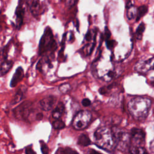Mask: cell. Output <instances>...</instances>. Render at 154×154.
Returning <instances> with one entry per match:
<instances>
[{
    "label": "cell",
    "instance_id": "cell-1",
    "mask_svg": "<svg viewBox=\"0 0 154 154\" xmlns=\"http://www.w3.org/2000/svg\"><path fill=\"white\" fill-rule=\"evenodd\" d=\"M151 106V100L144 97H135L132 98L128 104V108L132 116L138 120L146 119Z\"/></svg>",
    "mask_w": 154,
    "mask_h": 154
},
{
    "label": "cell",
    "instance_id": "cell-2",
    "mask_svg": "<svg viewBox=\"0 0 154 154\" xmlns=\"http://www.w3.org/2000/svg\"><path fill=\"white\" fill-rule=\"evenodd\" d=\"M95 144L100 148L112 151L116 147L111 130L106 127H102L97 129L94 134Z\"/></svg>",
    "mask_w": 154,
    "mask_h": 154
},
{
    "label": "cell",
    "instance_id": "cell-3",
    "mask_svg": "<svg viewBox=\"0 0 154 154\" xmlns=\"http://www.w3.org/2000/svg\"><path fill=\"white\" fill-rule=\"evenodd\" d=\"M57 45L52 31L49 26H47L45 28L39 42L38 51V55H43L48 54V52L54 54L57 49Z\"/></svg>",
    "mask_w": 154,
    "mask_h": 154
},
{
    "label": "cell",
    "instance_id": "cell-4",
    "mask_svg": "<svg viewBox=\"0 0 154 154\" xmlns=\"http://www.w3.org/2000/svg\"><path fill=\"white\" fill-rule=\"evenodd\" d=\"M111 132L116 147L122 152H126L129 150L131 143L130 134L125 129L117 127H113Z\"/></svg>",
    "mask_w": 154,
    "mask_h": 154
},
{
    "label": "cell",
    "instance_id": "cell-5",
    "mask_svg": "<svg viewBox=\"0 0 154 154\" xmlns=\"http://www.w3.org/2000/svg\"><path fill=\"white\" fill-rule=\"evenodd\" d=\"M91 119V113L88 111L82 110L75 116L72 120V125L75 129L82 130L88 126Z\"/></svg>",
    "mask_w": 154,
    "mask_h": 154
},
{
    "label": "cell",
    "instance_id": "cell-6",
    "mask_svg": "<svg viewBox=\"0 0 154 154\" xmlns=\"http://www.w3.org/2000/svg\"><path fill=\"white\" fill-rule=\"evenodd\" d=\"M32 102L25 100L17 105L13 109V114L16 119L19 120H27L32 109Z\"/></svg>",
    "mask_w": 154,
    "mask_h": 154
},
{
    "label": "cell",
    "instance_id": "cell-7",
    "mask_svg": "<svg viewBox=\"0 0 154 154\" xmlns=\"http://www.w3.org/2000/svg\"><path fill=\"white\" fill-rule=\"evenodd\" d=\"M131 142L132 146L144 147L145 144L146 134L144 131L140 128H133L130 134Z\"/></svg>",
    "mask_w": 154,
    "mask_h": 154
},
{
    "label": "cell",
    "instance_id": "cell-8",
    "mask_svg": "<svg viewBox=\"0 0 154 154\" xmlns=\"http://www.w3.org/2000/svg\"><path fill=\"white\" fill-rule=\"evenodd\" d=\"M135 69L141 73H146L149 71L154 70V57L140 60L136 64Z\"/></svg>",
    "mask_w": 154,
    "mask_h": 154
},
{
    "label": "cell",
    "instance_id": "cell-9",
    "mask_svg": "<svg viewBox=\"0 0 154 154\" xmlns=\"http://www.w3.org/2000/svg\"><path fill=\"white\" fill-rule=\"evenodd\" d=\"M25 8L23 0H19V3L16 8L14 14L16 17V26L17 29H20L23 25V19L25 16Z\"/></svg>",
    "mask_w": 154,
    "mask_h": 154
},
{
    "label": "cell",
    "instance_id": "cell-10",
    "mask_svg": "<svg viewBox=\"0 0 154 154\" xmlns=\"http://www.w3.org/2000/svg\"><path fill=\"white\" fill-rule=\"evenodd\" d=\"M56 100L57 99L54 96L49 95L39 101V106L43 111H49L53 108Z\"/></svg>",
    "mask_w": 154,
    "mask_h": 154
},
{
    "label": "cell",
    "instance_id": "cell-11",
    "mask_svg": "<svg viewBox=\"0 0 154 154\" xmlns=\"http://www.w3.org/2000/svg\"><path fill=\"white\" fill-rule=\"evenodd\" d=\"M24 77V71L23 68L21 66L18 67L14 73L13 75V77L10 82V86L11 88L15 87L23 78Z\"/></svg>",
    "mask_w": 154,
    "mask_h": 154
},
{
    "label": "cell",
    "instance_id": "cell-12",
    "mask_svg": "<svg viewBox=\"0 0 154 154\" xmlns=\"http://www.w3.org/2000/svg\"><path fill=\"white\" fill-rule=\"evenodd\" d=\"M26 90L27 88L25 85H20L12 98L10 102V105H14L22 101L25 97Z\"/></svg>",
    "mask_w": 154,
    "mask_h": 154
},
{
    "label": "cell",
    "instance_id": "cell-13",
    "mask_svg": "<svg viewBox=\"0 0 154 154\" xmlns=\"http://www.w3.org/2000/svg\"><path fill=\"white\" fill-rule=\"evenodd\" d=\"M29 10L32 15L38 19L41 13V4L39 0H32L29 6Z\"/></svg>",
    "mask_w": 154,
    "mask_h": 154
},
{
    "label": "cell",
    "instance_id": "cell-14",
    "mask_svg": "<svg viewBox=\"0 0 154 154\" xmlns=\"http://www.w3.org/2000/svg\"><path fill=\"white\" fill-rule=\"evenodd\" d=\"M13 62L11 60H5L0 64V76L6 75L12 68Z\"/></svg>",
    "mask_w": 154,
    "mask_h": 154
},
{
    "label": "cell",
    "instance_id": "cell-15",
    "mask_svg": "<svg viewBox=\"0 0 154 154\" xmlns=\"http://www.w3.org/2000/svg\"><path fill=\"white\" fill-rule=\"evenodd\" d=\"M64 111V105L63 102H60L52 112V116L54 119H60Z\"/></svg>",
    "mask_w": 154,
    "mask_h": 154
},
{
    "label": "cell",
    "instance_id": "cell-16",
    "mask_svg": "<svg viewBox=\"0 0 154 154\" xmlns=\"http://www.w3.org/2000/svg\"><path fill=\"white\" fill-rule=\"evenodd\" d=\"M127 11L126 16L129 20H132L136 17L137 14V8L132 4L131 1H129L127 4Z\"/></svg>",
    "mask_w": 154,
    "mask_h": 154
},
{
    "label": "cell",
    "instance_id": "cell-17",
    "mask_svg": "<svg viewBox=\"0 0 154 154\" xmlns=\"http://www.w3.org/2000/svg\"><path fill=\"white\" fill-rule=\"evenodd\" d=\"M148 12V7L146 5H143L137 8L136 21H138L141 17H144Z\"/></svg>",
    "mask_w": 154,
    "mask_h": 154
},
{
    "label": "cell",
    "instance_id": "cell-18",
    "mask_svg": "<svg viewBox=\"0 0 154 154\" xmlns=\"http://www.w3.org/2000/svg\"><path fill=\"white\" fill-rule=\"evenodd\" d=\"M78 144L83 147L88 146L91 144V140L87 135L82 134L78 137Z\"/></svg>",
    "mask_w": 154,
    "mask_h": 154
},
{
    "label": "cell",
    "instance_id": "cell-19",
    "mask_svg": "<svg viewBox=\"0 0 154 154\" xmlns=\"http://www.w3.org/2000/svg\"><path fill=\"white\" fill-rule=\"evenodd\" d=\"M129 152L131 154H149L144 147L132 146L129 148Z\"/></svg>",
    "mask_w": 154,
    "mask_h": 154
},
{
    "label": "cell",
    "instance_id": "cell-20",
    "mask_svg": "<svg viewBox=\"0 0 154 154\" xmlns=\"http://www.w3.org/2000/svg\"><path fill=\"white\" fill-rule=\"evenodd\" d=\"M145 28H146V25H145L144 23L141 22L140 24H139V25L138 26V27L137 28L136 32H135L137 39L140 40L142 39L143 33L145 31Z\"/></svg>",
    "mask_w": 154,
    "mask_h": 154
},
{
    "label": "cell",
    "instance_id": "cell-21",
    "mask_svg": "<svg viewBox=\"0 0 154 154\" xmlns=\"http://www.w3.org/2000/svg\"><path fill=\"white\" fill-rule=\"evenodd\" d=\"M57 152H58L60 154H79L76 150L69 147H60L58 149Z\"/></svg>",
    "mask_w": 154,
    "mask_h": 154
},
{
    "label": "cell",
    "instance_id": "cell-22",
    "mask_svg": "<svg viewBox=\"0 0 154 154\" xmlns=\"http://www.w3.org/2000/svg\"><path fill=\"white\" fill-rule=\"evenodd\" d=\"M58 89L61 93L67 94L71 90L72 87L69 83H64L59 86Z\"/></svg>",
    "mask_w": 154,
    "mask_h": 154
},
{
    "label": "cell",
    "instance_id": "cell-23",
    "mask_svg": "<svg viewBox=\"0 0 154 154\" xmlns=\"http://www.w3.org/2000/svg\"><path fill=\"white\" fill-rule=\"evenodd\" d=\"M52 125L53 128L55 129H62L66 126L64 122L60 119H56L52 122Z\"/></svg>",
    "mask_w": 154,
    "mask_h": 154
},
{
    "label": "cell",
    "instance_id": "cell-24",
    "mask_svg": "<svg viewBox=\"0 0 154 154\" xmlns=\"http://www.w3.org/2000/svg\"><path fill=\"white\" fill-rule=\"evenodd\" d=\"M40 146V150L42 154H49V149L48 145L45 143L43 140H40L39 141Z\"/></svg>",
    "mask_w": 154,
    "mask_h": 154
},
{
    "label": "cell",
    "instance_id": "cell-25",
    "mask_svg": "<svg viewBox=\"0 0 154 154\" xmlns=\"http://www.w3.org/2000/svg\"><path fill=\"white\" fill-rule=\"evenodd\" d=\"M105 42H106V46L107 48L109 50H111L112 49H113L117 44L116 42L114 40H111L110 38L105 40Z\"/></svg>",
    "mask_w": 154,
    "mask_h": 154
},
{
    "label": "cell",
    "instance_id": "cell-26",
    "mask_svg": "<svg viewBox=\"0 0 154 154\" xmlns=\"http://www.w3.org/2000/svg\"><path fill=\"white\" fill-rule=\"evenodd\" d=\"M111 32L108 28L107 27H105V30H104V33H103V38L106 40L108 39H109L111 37Z\"/></svg>",
    "mask_w": 154,
    "mask_h": 154
},
{
    "label": "cell",
    "instance_id": "cell-27",
    "mask_svg": "<svg viewBox=\"0 0 154 154\" xmlns=\"http://www.w3.org/2000/svg\"><path fill=\"white\" fill-rule=\"evenodd\" d=\"M25 154H37L30 146H28L25 149Z\"/></svg>",
    "mask_w": 154,
    "mask_h": 154
},
{
    "label": "cell",
    "instance_id": "cell-28",
    "mask_svg": "<svg viewBox=\"0 0 154 154\" xmlns=\"http://www.w3.org/2000/svg\"><path fill=\"white\" fill-rule=\"evenodd\" d=\"M93 33H94V32H92L91 31H88L86 33V34H85V40H86L87 42H90V41H91V40H92L93 34Z\"/></svg>",
    "mask_w": 154,
    "mask_h": 154
},
{
    "label": "cell",
    "instance_id": "cell-29",
    "mask_svg": "<svg viewBox=\"0 0 154 154\" xmlns=\"http://www.w3.org/2000/svg\"><path fill=\"white\" fill-rule=\"evenodd\" d=\"M82 105L84 106H88L89 105H91V101L90 99H87V98H85V99H83L82 100Z\"/></svg>",
    "mask_w": 154,
    "mask_h": 154
},
{
    "label": "cell",
    "instance_id": "cell-30",
    "mask_svg": "<svg viewBox=\"0 0 154 154\" xmlns=\"http://www.w3.org/2000/svg\"><path fill=\"white\" fill-rule=\"evenodd\" d=\"M150 149L154 153V139L152 140L150 143Z\"/></svg>",
    "mask_w": 154,
    "mask_h": 154
},
{
    "label": "cell",
    "instance_id": "cell-31",
    "mask_svg": "<svg viewBox=\"0 0 154 154\" xmlns=\"http://www.w3.org/2000/svg\"><path fill=\"white\" fill-rule=\"evenodd\" d=\"M88 154H103L102 153H100L95 150H93V149H90L89 151H88Z\"/></svg>",
    "mask_w": 154,
    "mask_h": 154
},
{
    "label": "cell",
    "instance_id": "cell-32",
    "mask_svg": "<svg viewBox=\"0 0 154 154\" xmlns=\"http://www.w3.org/2000/svg\"><path fill=\"white\" fill-rule=\"evenodd\" d=\"M76 1V0H66L67 4L69 5H73L75 3Z\"/></svg>",
    "mask_w": 154,
    "mask_h": 154
},
{
    "label": "cell",
    "instance_id": "cell-33",
    "mask_svg": "<svg viewBox=\"0 0 154 154\" xmlns=\"http://www.w3.org/2000/svg\"><path fill=\"white\" fill-rule=\"evenodd\" d=\"M61 1H63V0H61Z\"/></svg>",
    "mask_w": 154,
    "mask_h": 154
}]
</instances>
